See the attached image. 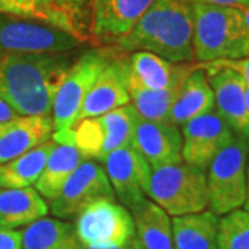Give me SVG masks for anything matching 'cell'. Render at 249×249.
<instances>
[{
	"label": "cell",
	"mask_w": 249,
	"mask_h": 249,
	"mask_svg": "<svg viewBox=\"0 0 249 249\" xmlns=\"http://www.w3.org/2000/svg\"><path fill=\"white\" fill-rule=\"evenodd\" d=\"M68 53H0V98L18 115L52 118L54 96L72 64Z\"/></svg>",
	"instance_id": "cell-1"
},
{
	"label": "cell",
	"mask_w": 249,
	"mask_h": 249,
	"mask_svg": "<svg viewBox=\"0 0 249 249\" xmlns=\"http://www.w3.org/2000/svg\"><path fill=\"white\" fill-rule=\"evenodd\" d=\"M191 0H154L132 31L118 40L124 52H148L170 62L196 61Z\"/></svg>",
	"instance_id": "cell-2"
},
{
	"label": "cell",
	"mask_w": 249,
	"mask_h": 249,
	"mask_svg": "<svg viewBox=\"0 0 249 249\" xmlns=\"http://www.w3.org/2000/svg\"><path fill=\"white\" fill-rule=\"evenodd\" d=\"M194 16L193 47L198 64L249 57V34L244 13L191 0Z\"/></svg>",
	"instance_id": "cell-3"
},
{
	"label": "cell",
	"mask_w": 249,
	"mask_h": 249,
	"mask_svg": "<svg viewBox=\"0 0 249 249\" xmlns=\"http://www.w3.org/2000/svg\"><path fill=\"white\" fill-rule=\"evenodd\" d=\"M115 54L111 50H90L80 55L67 70L54 96L52 139L58 144H70L72 129L98 75Z\"/></svg>",
	"instance_id": "cell-4"
},
{
	"label": "cell",
	"mask_w": 249,
	"mask_h": 249,
	"mask_svg": "<svg viewBox=\"0 0 249 249\" xmlns=\"http://www.w3.org/2000/svg\"><path fill=\"white\" fill-rule=\"evenodd\" d=\"M147 196L173 217L202 212L208 208L206 173L186 162L154 168Z\"/></svg>",
	"instance_id": "cell-5"
},
{
	"label": "cell",
	"mask_w": 249,
	"mask_h": 249,
	"mask_svg": "<svg viewBox=\"0 0 249 249\" xmlns=\"http://www.w3.org/2000/svg\"><path fill=\"white\" fill-rule=\"evenodd\" d=\"M248 139L234 137L208 166V206L217 216L238 209L245 202Z\"/></svg>",
	"instance_id": "cell-6"
},
{
	"label": "cell",
	"mask_w": 249,
	"mask_h": 249,
	"mask_svg": "<svg viewBox=\"0 0 249 249\" xmlns=\"http://www.w3.org/2000/svg\"><path fill=\"white\" fill-rule=\"evenodd\" d=\"M139 114L132 104L107 114L85 119L73 127L70 144H73L85 160H104L118 148L133 144Z\"/></svg>",
	"instance_id": "cell-7"
},
{
	"label": "cell",
	"mask_w": 249,
	"mask_h": 249,
	"mask_svg": "<svg viewBox=\"0 0 249 249\" xmlns=\"http://www.w3.org/2000/svg\"><path fill=\"white\" fill-rule=\"evenodd\" d=\"M80 43L64 29L0 13V53H68Z\"/></svg>",
	"instance_id": "cell-8"
},
{
	"label": "cell",
	"mask_w": 249,
	"mask_h": 249,
	"mask_svg": "<svg viewBox=\"0 0 249 249\" xmlns=\"http://www.w3.org/2000/svg\"><path fill=\"white\" fill-rule=\"evenodd\" d=\"M73 226L88 248L122 247L136 237L133 216L115 199H100L89 205L76 216Z\"/></svg>",
	"instance_id": "cell-9"
},
{
	"label": "cell",
	"mask_w": 249,
	"mask_h": 249,
	"mask_svg": "<svg viewBox=\"0 0 249 249\" xmlns=\"http://www.w3.org/2000/svg\"><path fill=\"white\" fill-rule=\"evenodd\" d=\"M115 193L106 170L94 160H85L62 186L60 194L50 201L49 211L57 219H72L100 199H115Z\"/></svg>",
	"instance_id": "cell-10"
},
{
	"label": "cell",
	"mask_w": 249,
	"mask_h": 249,
	"mask_svg": "<svg viewBox=\"0 0 249 249\" xmlns=\"http://www.w3.org/2000/svg\"><path fill=\"white\" fill-rule=\"evenodd\" d=\"M115 196L130 212L147 199L151 166L132 145L118 148L103 160Z\"/></svg>",
	"instance_id": "cell-11"
},
{
	"label": "cell",
	"mask_w": 249,
	"mask_h": 249,
	"mask_svg": "<svg viewBox=\"0 0 249 249\" xmlns=\"http://www.w3.org/2000/svg\"><path fill=\"white\" fill-rule=\"evenodd\" d=\"M181 136L183 160L205 170L214 157L232 142L234 130L213 109L183 124Z\"/></svg>",
	"instance_id": "cell-12"
},
{
	"label": "cell",
	"mask_w": 249,
	"mask_h": 249,
	"mask_svg": "<svg viewBox=\"0 0 249 249\" xmlns=\"http://www.w3.org/2000/svg\"><path fill=\"white\" fill-rule=\"evenodd\" d=\"M206 72V78L213 90L214 108L217 114L230 124L234 132L249 137V124L245 109V82L230 68L199 64Z\"/></svg>",
	"instance_id": "cell-13"
},
{
	"label": "cell",
	"mask_w": 249,
	"mask_h": 249,
	"mask_svg": "<svg viewBox=\"0 0 249 249\" xmlns=\"http://www.w3.org/2000/svg\"><path fill=\"white\" fill-rule=\"evenodd\" d=\"M133 145L150 163L151 169L183 162V136L178 124L169 121H148L139 118Z\"/></svg>",
	"instance_id": "cell-14"
},
{
	"label": "cell",
	"mask_w": 249,
	"mask_h": 249,
	"mask_svg": "<svg viewBox=\"0 0 249 249\" xmlns=\"http://www.w3.org/2000/svg\"><path fill=\"white\" fill-rule=\"evenodd\" d=\"M154 0H89L91 32L101 42L118 43L126 36Z\"/></svg>",
	"instance_id": "cell-15"
},
{
	"label": "cell",
	"mask_w": 249,
	"mask_h": 249,
	"mask_svg": "<svg viewBox=\"0 0 249 249\" xmlns=\"http://www.w3.org/2000/svg\"><path fill=\"white\" fill-rule=\"evenodd\" d=\"M126 83L148 90H165L178 86L196 67L191 64L170 62L157 54L134 52L122 58Z\"/></svg>",
	"instance_id": "cell-16"
},
{
	"label": "cell",
	"mask_w": 249,
	"mask_h": 249,
	"mask_svg": "<svg viewBox=\"0 0 249 249\" xmlns=\"http://www.w3.org/2000/svg\"><path fill=\"white\" fill-rule=\"evenodd\" d=\"M127 104H130V94L126 85L124 61L122 57L116 58L114 55L85 98L75 126L85 119L104 115Z\"/></svg>",
	"instance_id": "cell-17"
},
{
	"label": "cell",
	"mask_w": 249,
	"mask_h": 249,
	"mask_svg": "<svg viewBox=\"0 0 249 249\" xmlns=\"http://www.w3.org/2000/svg\"><path fill=\"white\" fill-rule=\"evenodd\" d=\"M53 134L52 118L18 115L0 124V165L10 162Z\"/></svg>",
	"instance_id": "cell-18"
},
{
	"label": "cell",
	"mask_w": 249,
	"mask_h": 249,
	"mask_svg": "<svg viewBox=\"0 0 249 249\" xmlns=\"http://www.w3.org/2000/svg\"><path fill=\"white\" fill-rule=\"evenodd\" d=\"M214 109L213 90L211 88L204 68H194L181 85L178 98L170 109L169 121L183 126L196 116Z\"/></svg>",
	"instance_id": "cell-19"
},
{
	"label": "cell",
	"mask_w": 249,
	"mask_h": 249,
	"mask_svg": "<svg viewBox=\"0 0 249 249\" xmlns=\"http://www.w3.org/2000/svg\"><path fill=\"white\" fill-rule=\"evenodd\" d=\"M49 213V205L36 188H0V227L29 226Z\"/></svg>",
	"instance_id": "cell-20"
},
{
	"label": "cell",
	"mask_w": 249,
	"mask_h": 249,
	"mask_svg": "<svg viewBox=\"0 0 249 249\" xmlns=\"http://www.w3.org/2000/svg\"><path fill=\"white\" fill-rule=\"evenodd\" d=\"M219 217L212 211L175 216L173 249H217Z\"/></svg>",
	"instance_id": "cell-21"
},
{
	"label": "cell",
	"mask_w": 249,
	"mask_h": 249,
	"mask_svg": "<svg viewBox=\"0 0 249 249\" xmlns=\"http://www.w3.org/2000/svg\"><path fill=\"white\" fill-rule=\"evenodd\" d=\"M22 232V249H88L72 223L42 217L31 223Z\"/></svg>",
	"instance_id": "cell-22"
},
{
	"label": "cell",
	"mask_w": 249,
	"mask_h": 249,
	"mask_svg": "<svg viewBox=\"0 0 249 249\" xmlns=\"http://www.w3.org/2000/svg\"><path fill=\"white\" fill-rule=\"evenodd\" d=\"M130 213L142 249H173L172 219L160 205L145 199Z\"/></svg>",
	"instance_id": "cell-23"
},
{
	"label": "cell",
	"mask_w": 249,
	"mask_h": 249,
	"mask_svg": "<svg viewBox=\"0 0 249 249\" xmlns=\"http://www.w3.org/2000/svg\"><path fill=\"white\" fill-rule=\"evenodd\" d=\"M85 160V157L73 144L55 142L50 152L45 169L35 183L36 191L47 201H53L60 194L62 186L73 170Z\"/></svg>",
	"instance_id": "cell-24"
},
{
	"label": "cell",
	"mask_w": 249,
	"mask_h": 249,
	"mask_svg": "<svg viewBox=\"0 0 249 249\" xmlns=\"http://www.w3.org/2000/svg\"><path fill=\"white\" fill-rule=\"evenodd\" d=\"M54 145V140H47L13 160L0 165V188H24L35 184L45 169Z\"/></svg>",
	"instance_id": "cell-25"
},
{
	"label": "cell",
	"mask_w": 249,
	"mask_h": 249,
	"mask_svg": "<svg viewBox=\"0 0 249 249\" xmlns=\"http://www.w3.org/2000/svg\"><path fill=\"white\" fill-rule=\"evenodd\" d=\"M0 13L34 19L71 32L83 40V32L54 0H0Z\"/></svg>",
	"instance_id": "cell-26"
},
{
	"label": "cell",
	"mask_w": 249,
	"mask_h": 249,
	"mask_svg": "<svg viewBox=\"0 0 249 249\" xmlns=\"http://www.w3.org/2000/svg\"><path fill=\"white\" fill-rule=\"evenodd\" d=\"M183 82L178 83V86L165 90L142 89L126 83L130 94V104L142 119L169 121L170 109L178 98Z\"/></svg>",
	"instance_id": "cell-27"
},
{
	"label": "cell",
	"mask_w": 249,
	"mask_h": 249,
	"mask_svg": "<svg viewBox=\"0 0 249 249\" xmlns=\"http://www.w3.org/2000/svg\"><path fill=\"white\" fill-rule=\"evenodd\" d=\"M217 249H249V213L247 211L238 208L219 219Z\"/></svg>",
	"instance_id": "cell-28"
},
{
	"label": "cell",
	"mask_w": 249,
	"mask_h": 249,
	"mask_svg": "<svg viewBox=\"0 0 249 249\" xmlns=\"http://www.w3.org/2000/svg\"><path fill=\"white\" fill-rule=\"evenodd\" d=\"M54 1L64 13H67L72 18V21L83 32V22L86 19V14L89 9V0H54Z\"/></svg>",
	"instance_id": "cell-29"
},
{
	"label": "cell",
	"mask_w": 249,
	"mask_h": 249,
	"mask_svg": "<svg viewBox=\"0 0 249 249\" xmlns=\"http://www.w3.org/2000/svg\"><path fill=\"white\" fill-rule=\"evenodd\" d=\"M208 64L220 65V67H226L235 71L249 88V57H242V58H235V60H222V61L208 62Z\"/></svg>",
	"instance_id": "cell-30"
},
{
	"label": "cell",
	"mask_w": 249,
	"mask_h": 249,
	"mask_svg": "<svg viewBox=\"0 0 249 249\" xmlns=\"http://www.w3.org/2000/svg\"><path fill=\"white\" fill-rule=\"evenodd\" d=\"M0 249H22V232L0 227Z\"/></svg>",
	"instance_id": "cell-31"
},
{
	"label": "cell",
	"mask_w": 249,
	"mask_h": 249,
	"mask_svg": "<svg viewBox=\"0 0 249 249\" xmlns=\"http://www.w3.org/2000/svg\"><path fill=\"white\" fill-rule=\"evenodd\" d=\"M204 3L216 4V6H224V7H234V9H248L249 0H201Z\"/></svg>",
	"instance_id": "cell-32"
},
{
	"label": "cell",
	"mask_w": 249,
	"mask_h": 249,
	"mask_svg": "<svg viewBox=\"0 0 249 249\" xmlns=\"http://www.w3.org/2000/svg\"><path fill=\"white\" fill-rule=\"evenodd\" d=\"M16 116H18L17 112L10 107L6 101H3L0 98V124L1 122H6V121H10V119H13Z\"/></svg>",
	"instance_id": "cell-33"
},
{
	"label": "cell",
	"mask_w": 249,
	"mask_h": 249,
	"mask_svg": "<svg viewBox=\"0 0 249 249\" xmlns=\"http://www.w3.org/2000/svg\"><path fill=\"white\" fill-rule=\"evenodd\" d=\"M88 249H142V245L137 240V237H134L133 240L129 241L127 244H124L122 247H114V248H88Z\"/></svg>",
	"instance_id": "cell-34"
},
{
	"label": "cell",
	"mask_w": 249,
	"mask_h": 249,
	"mask_svg": "<svg viewBox=\"0 0 249 249\" xmlns=\"http://www.w3.org/2000/svg\"><path fill=\"white\" fill-rule=\"evenodd\" d=\"M244 206H245V211L249 213V169L247 170V196H245Z\"/></svg>",
	"instance_id": "cell-35"
},
{
	"label": "cell",
	"mask_w": 249,
	"mask_h": 249,
	"mask_svg": "<svg viewBox=\"0 0 249 249\" xmlns=\"http://www.w3.org/2000/svg\"><path fill=\"white\" fill-rule=\"evenodd\" d=\"M245 109H247V116H248L249 124V88L245 86Z\"/></svg>",
	"instance_id": "cell-36"
},
{
	"label": "cell",
	"mask_w": 249,
	"mask_h": 249,
	"mask_svg": "<svg viewBox=\"0 0 249 249\" xmlns=\"http://www.w3.org/2000/svg\"><path fill=\"white\" fill-rule=\"evenodd\" d=\"M242 13H244V19H245V25H247V29H248V34H249V7H248V9L242 10Z\"/></svg>",
	"instance_id": "cell-37"
},
{
	"label": "cell",
	"mask_w": 249,
	"mask_h": 249,
	"mask_svg": "<svg viewBox=\"0 0 249 249\" xmlns=\"http://www.w3.org/2000/svg\"></svg>",
	"instance_id": "cell-38"
}]
</instances>
